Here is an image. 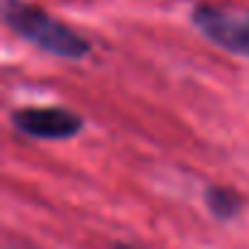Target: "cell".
<instances>
[{
  "label": "cell",
  "instance_id": "6da1fadb",
  "mask_svg": "<svg viewBox=\"0 0 249 249\" xmlns=\"http://www.w3.org/2000/svg\"><path fill=\"white\" fill-rule=\"evenodd\" d=\"M3 20L18 37L54 56L83 59L90 52L88 39H83L78 32H73L42 8H35L25 0H3Z\"/></svg>",
  "mask_w": 249,
  "mask_h": 249
},
{
  "label": "cell",
  "instance_id": "7a4b0ae2",
  "mask_svg": "<svg viewBox=\"0 0 249 249\" xmlns=\"http://www.w3.org/2000/svg\"><path fill=\"white\" fill-rule=\"evenodd\" d=\"M198 32L215 47L237 56H249V15L217 5H198L191 15Z\"/></svg>",
  "mask_w": 249,
  "mask_h": 249
},
{
  "label": "cell",
  "instance_id": "277c9868",
  "mask_svg": "<svg viewBox=\"0 0 249 249\" xmlns=\"http://www.w3.org/2000/svg\"><path fill=\"white\" fill-rule=\"evenodd\" d=\"M205 203H208V210H210L217 220H232V217L239 213V208H242V198H239L234 191L220 188V186L208 188Z\"/></svg>",
  "mask_w": 249,
  "mask_h": 249
},
{
  "label": "cell",
  "instance_id": "3957f363",
  "mask_svg": "<svg viewBox=\"0 0 249 249\" xmlns=\"http://www.w3.org/2000/svg\"><path fill=\"white\" fill-rule=\"evenodd\" d=\"M15 130L35 140H71L81 132L83 120L66 107H22L13 112Z\"/></svg>",
  "mask_w": 249,
  "mask_h": 249
}]
</instances>
